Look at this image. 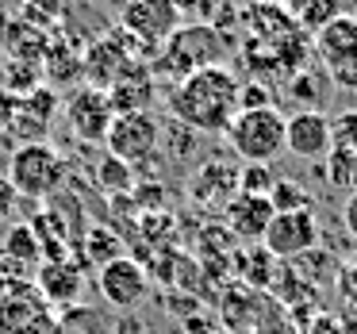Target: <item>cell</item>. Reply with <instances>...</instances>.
I'll use <instances>...</instances> for the list:
<instances>
[{
  "label": "cell",
  "mask_w": 357,
  "mask_h": 334,
  "mask_svg": "<svg viewBox=\"0 0 357 334\" xmlns=\"http://www.w3.org/2000/svg\"><path fill=\"white\" fill-rule=\"evenodd\" d=\"M81 288H85V273L73 261L58 257V261H43L35 273V292L43 296L47 308H70L81 300Z\"/></svg>",
  "instance_id": "4fadbf2b"
},
{
  "label": "cell",
  "mask_w": 357,
  "mask_h": 334,
  "mask_svg": "<svg viewBox=\"0 0 357 334\" xmlns=\"http://www.w3.org/2000/svg\"><path fill=\"white\" fill-rule=\"evenodd\" d=\"M66 181V158L50 142H24L8 158V185L27 200H47Z\"/></svg>",
  "instance_id": "3957f363"
},
{
  "label": "cell",
  "mask_w": 357,
  "mask_h": 334,
  "mask_svg": "<svg viewBox=\"0 0 357 334\" xmlns=\"http://www.w3.org/2000/svg\"><path fill=\"white\" fill-rule=\"evenodd\" d=\"M93 4H96V0H93Z\"/></svg>",
  "instance_id": "f35d334b"
},
{
  "label": "cell",
  "mask_w": 357,
  "mask_h": 334,
  "mask_svg": "<svg viewBox=\"0 0 357 334\" xmlns=\"http://www.w3.org/2000/svg\"><path fill=\"white\" fill-rule=\"evenodd\" d=\"M261 108H277L273 89L261 81H238V112H261Z\"/></svg>",
  "instance_id": "4dcf8cb0"
},
{
  "label": "cell",
  "mask_w": 357,
  "mask_h": 334,
  "mask_svg": "<svg viewBox=\"0 0 357 334\" xmlns=\"http://www.w3.org/2000/svg\"><path fill=\"white\" fill-rule=\"evenodd\" d=\"M284 150H292L296 158H326L331 150V119L323 112H296V116H284Z\"/></svg>",
  "instance_id": "8fae6325"
},
{
  "label": "cell",
  "mask_w": 357,
  "mask_h": 334,
  "mask_svg": "<svg viewBox=\"0 0 357 334\" xmlns=\"http://www.w3.org/2000/svg\"><path fill=\"white\" fill-rule=\"evenodd\" d=\"M346 12H349L346 0H307V4L296 12V27H300L307 39H315L326 24H334V20L346 16Z\"/></svg>",
  "instance_id": "d6986e66"
},
{
  "label": "cell",
  "mask_w": 357,
  "mask_h": 334,
  "mask_svg": "<svg viewBox=\"0 0 357 334\" xmlns=\"http://www.w3.org/2000/svg\"><path fill=\"white\" fill-rule=\"evenodd\" d=\"M8 24H12V16L0 12V50H4V39H8Z\"/></svg>",
  "instance_id": "8d00e7d4"
},
{
  "label": "cell",
  "mask_w": 357,
  "mask_h": 334,
  "mask_svg": "<svg viewBox=\"0 0 357 334\" xmlns=\"http://www.w3.org/2000/svg\"><path fill=\"white\" fill-rule=\"evenodd\" d=\"M169 112L196 135H223L238 112V77L227 66L188 73L169 93Z\"/></svg>",
  "instance_id": "6da1fadb"
},
{
  "label": "cell",
  "mask_w": 357,
  "mask_h": 334,
  "mask_svg": "<svg viewBox=\"0 0 357 334\" xmlns=\"http://www.w3.org/2000/svg\"><path fill=\"white\" fill-rule=\"evenodd\" d=\"M269 204H273V211H311V196L303 192L296 181H288V177L273 185Z\"/></svg>",
  "instance_id": "4316f807"
},
{
  "label": "cell",
  "mask_w": 357,
  "mask_h": 334,
  "mask_svg": "<svg viewBox=\"0 0 357 334\" xmlns=\"http://www.w3.org/2000/svg\"><path fill=\"white\" fill-rule=\"evenodd\" d=\"M261 242L277 261H296V257L311 254L319 246L315 211H277L273 223L265 227Z\"/></svg>",
  "instance_id": "52a82bcc"
},
{
  "label": "cell",
  "mask_w": 357,
  "mask_h": 334,
  "mask_svg": "<svg viewBox=\"0 0 357 334\" xmlns=\"http://www.w3.org/2000/svg\"><path fill=\"white\" fill-rule=\"evenodd\" d=\"M43 73H47L54 85H73L81 77V58L73 43H50L47 58H43Z\"/></svg>",
  "instance_id": "ffe728a7"
},
{
  "label": "cell",
  "mask_w": 357,
  "mask_h": 334,
  "mask_svg": "<svg viewBox=\"0 0 357 334\" xmlns=\"http://www.w3.org/2000/svg\"><path fill=\"white\" fill-rule=\"evenodd\" d=\"M4 50H8L16 62H43L50 50L47 27L27 24V20H12L8 24V39H4Z\"/></svg>",
  "instance_id": "e0dca14e"
},
{
  "label": "cell",
  "mask_w": 357,
  "mask_h": 334,
  "mask_svg": "<svg viewBox=\"0 0 357 334\" xmlns=\"http://www.w3.org/2000/svg\"><path fill=\"white\" fill-rule=\"evenodd\" d=\"M250 257H254V261H250V273H246V277H250V284H269V277H273V261H277V257H273L269 254V250H254V254H250Z\"/></svg>",
  "instance_id": "d6a6232c"
},
{
  "label": "cell",
  "mask_w": 357,
  "mask_h": 334,
  "mask_svg": "<svg viewBox=\"0 0 357 334\" xmlns=\"http://www.w3.org/2000/svg\"><path fill=\"white\" fill-rule=\"evenodd\" d=\"M273 204L269 196H246V192H234L227 200V223L238 238H250V242H261L265 227L273 223Z\"/></svg>",
  "instance_id": "9a60e30c"
},
{
  "label": "cell",
  "mask_w": 357,
  "mask_h": 334,
  "mask_svg": "<svg viewBox=\"0 0 357 334\" xmlns=\"http://www.w3.org/2000/svg\"><path fill=\"white\" fill-rule=\"evenodd\" d=\"M108 108L112 116H127V112H150V100H154V73H150L146 62H131L108 89Z\"/></svg>",
  "instance_id": "7c38bea8"
},
{
  "label": "cell",
  "mask_w": 357,
  "mask_h": 334,
  "mask_svg": "<svg viewBox=\"0 0 357 334\" xmlns=\"http://www.w3.org/2000/svg\"><path fill=\"white\" fill-rule=\"evenodd\" d=\"M20 108H24V96L8 93V89H0V135H8L12 123H16Z\"/></svg>",
  "instance_id": "836d02e7"
},
{
  "label": "cell",
  "mask_w": 357,
  "mask_h": 334,
  "mask_svg": "<svg viewBox=\"0 0 357 334\" xmlns=\"http://www.w3.org/2000/svg\"><path fill=\"white\" fill-rule=\"evenodd\" d=\"M326 73L323 70H300L288 77V89H292V100L307 104V112H319V104H326Z\"/></svg>",
  "instance_id": "603a6c76"
},
{
  "label": "cell",
  "mask_w": 357,
  "mask_h": 334,
  "mask_svg": "<svg viewBox=\"0 0 357 334\" xmlns=\"http://www.w3.org/2000/svg\"><path fill=\"white\" fill-rule=\"evenodd\" d=\"M342 223H346L349 238H357V192H349L346 204H342Z\"/></svg>",
  "instance_id": "e575fe53"
},
{
  "label": "cell",
  "mask_w": 357,
  "mask_h": 334,
  "mask_svg": "<svg viewBox=\"0 0 357 334\" xmlns=\"http://www.w3.org/2000/svg\"><path fill=\"white\" fill-rule=\"evenodd\" d=\"M54 334H73V331H70V326H66V323H58V331H54Z\"/></svg>",
  "instance_id": "74e56055"
},
{
  "label": "cell",
  "mask_w": 357,
  "mask_h": 334,
  "mask_svg": "<svg viewBox=\"0 0 357 334\" xmlns=\"http://www.w3.org/2000/svg\"><path fill=\"white\" fill-rule=\"evenodd\" d=\"M231 54V39L219 31L215 24H188V27H177L169 39L162 43L150 73H169V77L185 81L188 73L196 70H208V66H223V58Z\"/></svg>",
  "instance_id": "7a4b0ae2"
},
{
  "label": "cell",
  "mask_w": 357,
  "mask_h": 334,
  "mask_svg": "<svg viewBox=\"0 0 357 334\" xmlns=\"http://www.w3.org/2000/svg\"><path fill=\"white\" fill-rule=\"evenodd\" d=\"M96 284H100V296L112 303V308L131 311L135 303L146 296L150 280H146V269H142L135 257H116V261L100 265V277H96Z\"/></svg>",
  "instance_id": "30bf717a"
},
{
  "label": "cell",
  "mask_w": 357,
  "mask_h": 334,
  "mask_svg": "<svg viewBox=\"0 0 357 334\" xmlns=\"http://www.w3.org/2000/svg\"><path fill=\"white\" fill-rule=\"evenodd\" d=\"M238 20L250 27V39H261V43H277L296 31V16L280 0H246Z\"/></svg>",
  "instance_id": "5bb4252c"
},
{
  "label": "cell",
  "mask_w": 357,
  "mask_h": 334,
  "mask_svg": "<svg viewBox=\"0 0 357 334\" xmlns=\"http://www.w3.org/2000/svg\"><path fill=\"white\" fill-rule=\"evenodd\" d=\"M315 58L319 62H334V58H342V54H354L357 50V16L354 12H346V16H338L334 24H326L323 31L315 35Z\"/></svg>",
  "instance_id": "2e32d148"
},
{
  "label": "cell",
  "mask_w": 357,
  "mask_h": 334,
  "mask_svg": "<svg viewBox=\"0 0 357 334\" xmlns=\"http://www.w3.org/2000/svg\"><path fill=\"white\" fill-rule=\"evenodd\" d=\"M346 4H349V0H346Z\"/></svg>",
  "instance_id": "ab89813d"
},
{
  "label": "cell",
  "mask_w": 357,
  "mask_h": 334,
  "mask_svg": "<svg viewBox=\"0 0 357 334\" xmlns=\"http://www.w3.org/2000/svg\"><path fill=\"white\" fill-rule=\"evenodd\" d=\"M323 173H326V181H331L334 188H342V192H357V154L354 150L331 146L326 158H323Z\"/></svg>",
  "instance_id": "7402d4cb"
},
{
  "label": "cell",
  "mask_w": 357,
  "mask_h": 334,
  "mask_svg": "<svg viewBox=\"0 0 357 334\" xmlns=\"http://www.w3.org/2000/svg\"><path fill=\"white\" fill-rule=\"evenodd\" d=\"M85 257H93L96 265H108L116 257H123V242L108 231V227H93L85 234Z\"/></svg>",
  "instance_id": "484cf974"
},
{
  "label": "cell",
  "mask_w": 357,
  "mask_h": 334,
  "mask_svg": "<svg viewBox=\"0 0 357 334\" xmlns=\"http://www.w3.org/2000/svg\"><path fill=\"white\" fill-rule=\"evenodd\" d=\"M0 77H4L0 89H8V93H16V96H27L43 85V62H16V58H12L8 70L0 73Z\"/></svg>",
  "instance_id": "cb8c5ba5"
},
{
  "label": "cell",
  "mask_w": 357,
  "mask_h": 334,
  "mask_svg": "<svg viewBox=\"0 0 357 334\" xmlns=\"http://www.w3.org/2000/svg\"><path fill=\"white\" fill-rule=\"evenodd\" d=\"M331 146L357 154V108H346L331 119Z\"/></svg>",
  "instance_id": "f546056e"
},
{
  "label": "cell",
  "mask_w": 357,
  "mask_h": 334,
  "mask_svg": "<svg viewBox=\"0 0 357 334\" xmlns=\"http://www.w3.org/2000/svg\"><path fill=\"white\" fill-rule=\"evenodd\" d=\"M238 192V169L227 162H208L200 165V177H196L192 185V196L196 200H231V196Z\"/></svg>",
  "instance_id": "ac0fdd59"
},
{
  "label": "cell",
  "mask_w": 357,
  "mask_h": 334,
  "mask_svg": "<svg viewBox=\"0 0 357 334\" xmlns=\"http://www.w3.org/2000/svg\"><path fill=\"white\" fill-rule=\"evenodd\" d=\"M323 73H326V77H331L338 89H354V93H357V50H354V54L334 58V62H326Z\"/></svg>",
  "instance_id": "1f68e13d"
},
{
  "label": "cell",
  "mask_w": 357,
  "mask_h": 334,
  "mask_svg": "<svg viewBox=\"0 0 357 334\" xmlns=\"http://www.w3.org/2000/svg\"><path fill=\"white\" fill-rule=\"evenodd\" d=\"M231 150L246 165H269L284 150V116L277 108L261 112H234L231 127L223 131Z\"/></svg>",
  "instance_id": "277c9868"
},
{
  "label": "cell",
  "mask_w": 357,
  "mask_h": 334,
  "mask_svg": "<svg viewBox=\"0 0 357 334\" xmlns=\"http://www.w3.org/2000/svg\"><path fill=\"white\" fill-rule=\"evenodd\" d=\"M4 257L8 261H20V265H35L43 261V246L35 238L31 223H12L8 234H4Z\"/></svg>",
  "instance_id": "44dd1931"
},
{
  "label": "cell",
  "mask_w": 357,
  "mask_h": 334,
  "mask_svg": "<svg viewBox=\"0 0 357 334\" xmlns=\"http://www.w3.org/2000/svg\"><path fill=\"white\" fill-rule=\"evenodd\" d=\"M273 185H277V177L269 165H242L238 169V192L246 196H269Z\"/></svg>",
  "instance_id": "f1b7e54d"
},
{
  "label": "cell",
  "mask_w": 357,
  "mask_h": 334,
  "mask_svg": "<svg viewBox=\"0 0 357 334\" xmlns=\"http://www.w3.org/2000/svg\"><path fill=\"white\" fill-rule=\"evenodd\" d=\"M66 116H70V131L73 139L81 142H104L108 139V127H112V108H108V93L104 89H77L66 104Z\"/></svg>",
  "instance_id": "9c48e42d"
},
{
  "label": "cell",
  "mask_w": 357,
  "mask_h": 334,
  "mask_svg": "<svg viewBox=\"0 0 357 334\" xmlns=\"http://www.w3.org/2000/svg\"><path fill=\"white\" fill-rule=\"evenodd\" d=\"M96 177L108 192H135V165L119 162V158L104 154L100 165H96Z\"/></svg>",
  "instance_id": "d4e9b609"
},
{
  "label": "cell",
  "mask_w": 357,
  "mask_h": 334,
  "mask_svg": "<svg viewBox=\"0 0 357 334\" xmlns=\"http://www.w3.org/2000/svg\"><path fill=\"white\" fill-rule=\"evenodd\" d=\"M108 154L119 158L127 165H139L146 158H154L158 142H162V123H158L154 112H127L116 116L108 127Z\"/></svg>",
  "instance_id": "8992f818"
},
{
  "label": "cell",
  "mask_w": 357,
  "mask_h": 334,
  "mask_svg": "<svg viewBox=\"0 0 357 334\" xmlns=\"http://www.w3.org/2000/svg\"><path fill=\"white\" fill-rule=\"evenodd\" d=\"M119 27L127 35H135L139 43H150L158 50L181 27V12L173 8L169 0H127L123 16H119Z\"/></svg>",
  "instance_id": "ba28073f"
},
{
  "label": "cell",
  "mask_w": 357,
  "mask_h": 334,
  "mask_svg": "<svg viewBox=\"0 0 357 334\" xmlns=\"http://www.w3.org/2000/svg\"><path fill=\"white\" fill-rule=\"evenodd\" d=\"M58 319L31 280H12L0 296V334H54Z\"/></svg>",
  "instance_id": "5b68a950"
},
{
  "label": "cell",
  "mask_w": 357,
  "mask_h": 334,
  "mask_svg": "<svg viewBox=\"0 0 357 334\" xmlns=\"http://www.w3.org/2000/svg\"><path fill=\"white\" fill-rule=\"evenodd\" d=\"M58 104H62V96H58L54 89H43V85L24 96V112L31 119H39V123H47V127H50V119L58 116Z\"/></svg>",
  "instance_id": "83f0119b"
},
{
  "label": "cell",
  "mask_w": 357,
  "mask_h": 334,
  "mask_svg": "<svg viewBox=\"0 0 357 334\" xmlns=\"http://www.w3.org/2000/svg\"><path fill=\"white\" fill-rule=\"evenodd\" d=\"M169 4L177 12H196V8H200V0H169Z\"/></svg>",
  "instance_id": "d590c367"
}]
</instances>
